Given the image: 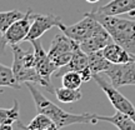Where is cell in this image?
I'll use <instances>...</instances> for the list:
<instances>
[{"instance_id":"ba28073f","label":"cell","mask_w":135,"mask_h":130,"mask_svg":"<svg viewBox=\"0 0 135 130\" xmlns=\"http://www.w3.org/2000/svg\"><path fill=\"white\" fill-rule=\"evenodd\" d=\"M113 86L119 88L124 85H135V61L134 59L125 64H111L110 68L103 73Z\"/></svg>"},{"instance_id":"3957f363","label":"cell","mask_w":135,"mask_h":130,"mask_svg":"<svg viewBox=\"0 0 135 130\" xmlns=\"http://www.w3.org/2000/svg\"><path fill=\"white\" fill-rule=\"evenodd\" d=\"M34 49V56H35V69L38 71L39 76L41 79V85L40 86L45 88L49 93L55 95V89L51 84V75L58 70V68L53 64V61L49 59L48 51H45L43 48V44L39 39L30 40Z\"/></svg>"},{"instance_id":"2e32d148","label":"cell","mask_w":135,"mask_h":130,"mask_svg":"<svg viewBox=\"0 0 135 130\" xmlns=\"http://www.w3.org/2000/svg\"><path fill=\"white\" fill-rule=\"evenodd\" d=\"M16 124H18L20 129L23 130H59L58 126L55 125L48 116L44 115V114H39V113L38 115L30 121L29 125L24 126L20 121H18Z\"/></svg>"},{"instance_id":"6da1fadb","label":"cell","mask_w":135,"mask_h":130,"mask_svg":"<svg viewBox=\"0 0 135 130\" xmlns=\"http://www.w3.org/2000/svg\"><path fill=\"white\" fill-rule=\"evenodd\" d=\"M26 88L29 89L33 97L36 111L39 114H44L48 116L58 126V129L73 124H97L99 121L97 119V114H71L65 111L60 106L54 104L53 101H50L48 98L44 97L41 92L33 85V83H26Z\"/></svg>"},{"instance_id":"7402d4cb","label":"cell","mask_w":135,"mask_h":130,"mask_svg":"<svg viewBox=\"0 0 135 130\" xmlns=\"http://www.w3.org/2000/svg\"><path fill=\"white\" fill-rule=\"evenodd\" d=\"M83 78L80 73L78 71H68L61 76V84L63 86L69 89H80L83 84Z\"/></svg>"},{"instance_id":"484cf974","label":"cell","mask_w":135,"mask_h":130,"mask_svg":"<svg viewBox=\"0 0 135 130\" xmlns=\"http://www.w3.org/2000/svg\"><path fill=\"white\" fill-rule=\"evenodd\" d=\"M133 59H134V61H135V55H133Z\"/></svg>"},{"instance_id":"ffe728a7","label":"cell","mask_w":135,"mask_h":130,"mask_svg":"<svg viewBox=\"0 0 135 130\" xmlns=\"http://www.w3.org/2000/svg\"><path fill=\"white\" fill-rule=\"evenodd\" d=\"M25 14L26 13H23L18 9L9 10V11H0V30H1V33L4 34L10 25L14 24L16 20L24 18Z\"/></svg>"},{"instance_id":"603a6c76","label":"cell","mask_w":135,"mask_h":130,"mask_svg":"<svg viewBox=\"0 0 135 130\" xmlns=\"http://www.w3.org/2000/svg\"><path fill=\"white\" fill-rule=\"evenodd\" d=\"M0 130H13V124H1Z\"/></svg>"},{"instance_id":"9c48e42d","label":"cell","mask_w":135,"mask_h":130,"mask_svg":"<svg viewBox=\"0 0 135 130\" xmlns=\"http://www.w3.org/2000/svg\"><path fill=\"white\" fill-rule=\"evenodd\" d=\"M31 26H30L29 34L26 36V40H34V39H40L44 34L51 28L56 26L59 28L63 24L61 19L59 16H55L53 14H33L31 13Z\"/></svg>"},{"instance_id":"44dd1931","label":"cell","mask_w":135,"mask_h":130,"mask_svg":"<svg viewBox=\"0 0 135 130\" xmlns=\"http://www.w3.org/2000/svg\"><path fill=\"white\" fill-rule=\"evenodd\" d=\"M19 121V101L15 100L13 108L5 109L0 108V125L1 124H14Z\"/></svg>"},{"instance_id":"9a60e30c","label":"cell","mask_w":135,"mask_h":130,"mask_svg":"<svg viewBox=\"0 0 135 130\" xmlns=\"http://www.w3.org/2000/svg\"><path fill=\"white\" fill-rule=\"evenodd\" d=\"M97 119L99 121H106L110 123L113 125H115L119 130H135V120L131 116L126 115L121 111H118L111 116H105V115H98Z\"/></svg>"},{"instance_id":"5bb4252c","label":"cell","mask_w":135,"mask_h":130,"mask_svg":"<svg viewBox=\"0 0 135 130\" xmlns=\"http://www.w3.org/2000/svg\"><path fill=\"white\" fill-rule=\"evenodd\" d=\"M101 51L111 64H125L133 60V55L121 45L114 43V41L108 44Z\"/></svg>"},{"instance_id":"8992f818","label":"cell","mask_w":135,"mask_h":130,"mask_svg":"<svg viewBox=\"0 0 135 130\" xmlns=\"http://www.w3.org/2000/svg\"><path fill=\"white\" fill-rule=\"evenodd\" d=\"M93 79L97 81V84L100 86V89L105 93V95L108 97V99L110 100L111 105L115 108V110L121 111L126 115L131 116L135 120V108L134 105L130 103L129 99H126L123 94H121L118 88L113 86L109 80H106V76L101 75V74H94Z\"/></svg>"},{"instance_id":"30bf717a","label":"cell","mask_w":135,"mask_h":130,"mask_svg":"<svg viewBox=\"0 0 135 130\" xmlns=\"http://www.w3.org/2000/svg\"><path fill=\"white\" fill-rule=\"evenodd\" d=\"M31 9L26 10L24 18L16 20L14 24H11L8 30L4 33V41L6 45H15L20 41L26 40V36L29 34L30 26H31Z\"/></svg>"},{"instance_id":"8fae6325","label":"cell","mask_w":135,"mask_h":130,"mask_svg":"<svg viewBox=\"0 0 135 130\" xmlns=\"http://www.w3.org/2000/svg\"><path fill=\"white\" fill-rule=\"evenodd\" d=\"M89 68V59H88V54L84 53L80 46H79V43L75 44L74 46V50H73V56L70 63L66 64L65 66L59 68L54 73L55 78H61L68 71H78L81 73L84 71L85 69Z\"/></svg>"},{"instance_id":"7c38bea8","label":"cell","mask_w":135,"mask_h":130,"mask_svg":"<svg viewBox=\"0 0 135 130\" xmlns=\"http://www.w3.org/2000/svg\"><path fill=\"white\" fill-rule=\"evenodd\" d=\"M105 15H121L135 13V0H111L108 4L95 9Z\"/></svg>"},{"instance_id":"e0dca14e","label":"cell","mask_w":135,"mask_h":130,"mask_svg":"<svg viewBox=\"0 0 135 130\" xmlns=\"http://www.w3.org/2000/svg\"><path fill=\"white\" fill-rule=\"evenodd\" d=\"M88 59H89V68L93 71V74H103L111 65V63L104 56L101 50L88 54Z\"/></svg>"},{"instance_id":"d6986e66","label":"cell","mask_w":135,"mask_h":130,"mask_svg":"<svg viewBox=\"0 0 135 130\" xmlns=\"http://www.w3.org/2000/svg\"><path fill=\"white\" fill-rule=\"evenodd\" d=\"M55 97L60 103L70 104V103H76L83 98V94L79 89H69V88L61 86L55 89Z\"/></svg>"},{"instance_id":"7a4b0ae2","label":"cell","mask_w":135,"mask_h":130,"mask_svg":"<svg viewBox=\"0 0 135 130\" xmlns=\"http://www.w3.org/2000/svg\"><path fill=\"white\" fill-rule=\"evenodd\" d=\"M86 14L97 19L104 26L114 43L121 45L131 55H135V20L120 18L119 15H105L97 10Z\"/></svg>"},{"instance_id":"4316f807","label":"cell","mask_w":135,"mask_h":130,"mask_svg":"<svg viewBox=\"0 0 135 130\" xmlns=\"http://www.w3.org/2000/svg\"><path fill=\"white\" fill-rule=\"evenodd\" d=\"M1 93H3V90H0V94H1Z\"/></svg>"},{"instance_id":"277c9868","label":"cell","mask_w":135,"mask_h":130,"mask_svg":"<svg viewBox=\"0 0 135 130\" xmlns=\"http://www.w3.org/2000/svg\"><path fill=\"white\" fill-rule=\"evenodd\" d=\"M59 29H60V31H63L66 36H69L73 40H75L76 43L86 40V39L91 38V36L105 30L104 26L97 19H94L90 15H88L86 13H85L84 18L80 21H78V23L73 25L61 24L59 26Z\"/></svg>"},{"instance_id":"5b68a950","label":"cell","mask_w":135,"mask_h":130,"mask_svg":"<svg viewBox=\"0 0 135 130\" xmlns=\"http://www.w3.org/2000/svg\"><path fill=\"white\" fill-rule=\"evenodd\" d=\"M75 44L76 41L66 36L63 31L56 34L53 38V41L48 50V56L58 69L70 63Z\"/></svg>"},{"instance_id":"cb8c5ba5","label":"cell","mask_w":135,"mask_h":130,"mask_svg":"<svg viewBox=\"0 0 135 130\" xmlns=\"http://www.w3.org/2000/svg\"><path fill=\"white\" fill-rule=\"evenodd\" d=\"M88 3H90V4H94V3H98L99 0H86Z\"/></svg>"},{"instance_id":"4fadbf2b","label":"cell","mask_w":135,"mask_h":130,"mask_svg":"<svg viewBox=\"0 0 135 130\" xmlns=\"http://www.w3.org/2000/svg\"><path fill=\"white\" fill-rule=\"evenodd\" d=\"M113 43V39H111L110 34L108 33L106 30L101 31V33L94 35L91 38L86 39V40H83L79 43V46L84 53L90 54V53H95L99 50H103L108 44Z\"/></svg>"},{"instance_id":"ac0fdd59","label":"cell","mask_w":135,"mask_h":130,"mask_svg":"<svg viewBox=\"0 0 135 130\" xmlns=\"http://www.w3.org/2000/svg\"><path fill=\"white\" fill-rule=\"evenodd\" d=\"M1 86L13 88L15 90H19L21 88V84L16 80L13 68H9L0 63V88Z\"/></svg>"},{"instance_id":"d4e9b609","label":"cell","mask_w":135,"mask_h":130,"mask_svg":"<svg viewBox=\"0 0 135 130\" xmlns=\"http://www.w3.org/2000/svg\"><path fill=\"white\" fill-rule=\"evenodd\" d=\"M3 38H4V34L1 33V30H0V40H1V39H3Z\"/></svg>"},{"instance_id":"52a82bcc","label":"cell","mask_w":135,"mask_h":130,"mask_svg":"<svg viewBox=\"0 0 135 130\" xmlns=\"http://www.w3.org/2000/svg\"><path fill=\"white\" fill-rule=\"evenodd\" d=\"M11 50H13V71L16 78V80L21 84V83H35L38 85H41V79L39 76L38 71L35 70V68L28 66L24 61V54L25 50L20 48L18 44L15 45H10Z\"/></svg>"}]
</instances>
